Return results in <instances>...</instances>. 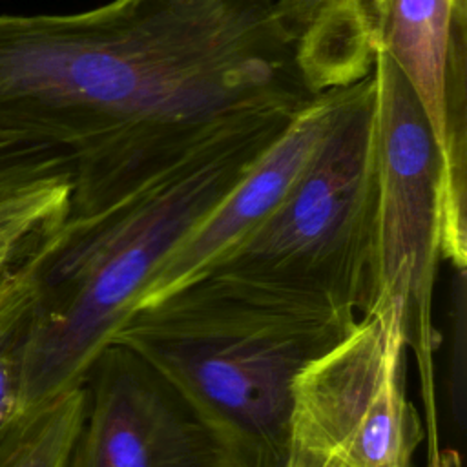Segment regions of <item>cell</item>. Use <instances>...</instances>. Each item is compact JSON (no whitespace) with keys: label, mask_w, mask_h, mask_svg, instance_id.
I'll return each instance as SVG.
<instances>
[{"label":"cell","mask_w":467,"mask_h":467,"mask_svg":"<svg viewBox=\"0 0 467 467\" xmlns=\"http://www.w3.org/2000/svg\"><path fill=\"white\" fill-rule=\"evenodd\" d=\"M319 95L274 0L0 15V131L67 159V217L113 210L244 139L279 137Z\"/></svg>","instance_id":"1"},{"label":"cell","mask_w":467,"mask_h":467,"mask_svg":"<svg viewBox=\"0 0 467 467\" xmlns=\"http://www.w3.org/2000/svg\"><path fill=\"white\" fill-rule=\"evenodd\" d=\"M281 137L257 135L93 217H66L16 261L33 301L24 409L82 385L157 266Z\"/></svg>","instance_id":"2"},{"label":"cell","mask_w":467,"mask_h":467,"mask_svg":"<svg viewBox=\"0 0 467 467\" xmlns=\"http://www.w3.org/2000/svg\"><path fill=\"white\" fill-rule=\"evenodd\" d=\"M356 321L272 303L199 274L131 310L111 343L175 385L237 467H290L297 378Z\"/></svg>","instance_id":"3"},{"label":"cell","mask_w":467,"mask_h":467,"mask_svg":"<svg viewBox=\"0 0 467 467\" xmlns=\"http://www.w3.org/2000/svg\"><path fill=\"white\" fill-rule=\"evenodd\" d=\"M376 219L370 73L336 89L323 137L274 212L199 274L290 308L359 317L374 301Z\"/></svg>","instance_id":"4"},{"label":"cell","mask_w":467,"mask_h":467,"mask_svg":"<svg viewBox=\"0 0 467 467\" xmlns=\"http://www.w3.org/2000/svg\"><path fill=\"white\" fill-rule=\"evenodd\" d=\"M378 219L374 301L396 310L425 403L429 460L440 451L434 405L432 297L443 261V168L429 122L407 80L376 49ZM370 305V306H372Z\"/></svg>","instance_id":"5"},{"label":"cell","mask_w":467,"mask_h":467,"mask_svg":"<svg viewBox=\"0 0 467 467\" xmlns=\"http://www.w3.org/2000/svg\"><path fill=\"white\" fill-rule=\"evenodd\" d=\"M405 350L392 306L361 314L297 378L292 454L330 467H410L425 431L405 394Z\"/></svg>","instance_id":"6"},{"label":"cell","mask_w":467,"mask_h":467,"mask_svg":"<svg viewBox=\"0 0 467 467\" xmlns=\"http://www.w3.org/2000/svg\"><path fill=\"white\" fill-rule=\"evenodd\" d=\"M64 467H237L212 423L151 363L109 343L89 365Z\"/></svg>","instance_id":"7"},{"label":"cell","mask_w":467,"mask_h":467,"mask_svg":"<svg viewBox=\"0 0 467 467\" xmlns=\"http://www.w3.org/2000/svg\"><path fill=\"white\" fill-rule=\"evenodd\" d=\"M374 51L407 80L443 168V259L467 263V0H359Z\"/></svg>","instance_id":"8"},{"label":"cell","mask_w":467,"mask_h":467,"mask_svg":"<svg viewBox=\"0 0 467 467\" xmlns=\"http://www.w3.org/2000/svg\"><path fill=\"white\" fill-rule=\"evenodd\" d=\"M336 89L321 93L250 168L228 197L151 274L137 306L155 301L254 232L283 201L323 137ZM135 306V308H137ZM133 308V310H135Z\"/></svg>","instance_id":"9"},{"label":"cell","mask_w":467,"mask_h":467,"mask_svg":"<svg viewBox=\"0 0 467 467\" xmlns=\"http://www.w3.org/2000/svg\"><path fill=\"white\" fill-rule=\"evenodd\" d=\"M297 35L301 62L316 91L350 86L374 67V46L359 0H274Z\"/></svg>","instance_id":"10"},{"label":"cell","mask_w":467,"mask_h":467,"mask_svg":"<svg viewBox=\"0 0 467 467\" xmlns=\"http://www.w3.org/2000/svg\"><path fill=\"white\" fill-rule=\"evenodd\" d=\"M84 412V385L26 410L0 434V467H64Z\"/></svg>","instance_id":"11"},{"label":"cell","mask_w":467,"mask_h":467,"mask_svg":"<svg viewBox=\"0 0 467 467\" xmlns=\"http://www.w3.org/2000/svg\"><path fill=\"white\" fill-rule=\"evenodd\" d=\"M31 317V290L15 263L0 277V434L26 412L24 356Z\"/></svg>","instance_id":"12"},{"label":"cell","mask_w":467,"mask_h":467,"mask_svg":"<svg viewBox=\"0 0 467 467\" xmlns=\"http://www.w3.org/2000/svg\"><path fill=\"white\" fill-rule=\"evenodd\" d=\"M71 184L53 179L0 199V277L69 213Z\"/></svg>","instance_id":"13"},{"label":"cell","mask_w":467,"mask_h":467,"mask_svg":"<svg viewBox=\"0 0 467 467\" xmlns=\"http://www.w3.org/2000/svg\"><path fill=\"white\" fill-rule=\"evenodd\" d=\"M67 179V159L53 146L0 131V199L35 184Z\"/></svg>","instance_id":"14"},{"label":"cell","mask_w":467,"mask_h":467,"mask_svg":"<svg viewBox=\"0 0 467 467\" xmlns=\"http://www.w3.org/2000/svg\"><path fill=\"white\" fill-rule=\"evenodd\" d=\"M429 467H462L460 456L456 451L451 449H440L436 458L429 462Z\"/></svg>","instance_id":"15"},{"label":"cell","mask_w":467,"mask_h":467,"mask_svg":"<svg viewBox=\"0 0 467 467\" xmlns=\"http://www.w3.org/2000/svg\"><path fill=\"white\" fill-rule=\"evenodd\" d=\"M294 458H299L306 467H330V465H323V463H317V462H314V460H308V458H305V456H299V454H292Z\"/></svg>","instance_id":"16"},{"label":"cell","mask_w":467,"mask_h":467,"mask_svg":"<svg viewBox=\"0 0 467 467\" xmlns=\"http://www.w3.org/2000/svg\"><path fill=\"white\" fill-rule=\"evenodd\" d=\"M290 467H306L299 458H294L292 456V460H290Z\"/></svg>","instance_id":"17"}]
</instances>
